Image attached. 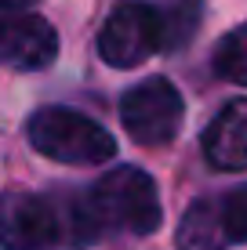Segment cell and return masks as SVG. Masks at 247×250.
<instances>
[{
  "label": "cell",
  "instance_id": "obj_1",
  "mask_svg": "<svg viewBox=\"0 0 247 250\" xmlns=\"http://www.w3.org/2000/svg\"><path fill=\"white\" fill-rule=\"evenodd\" d=\"M102 236L91 203H51L33 192L0 196V250H58L88 247Z\"/></svg>",
  "mask_w": 247,
  "mask_h": 250
},
{
  "label": "cell",
  "instance_id": "obj_2",
  "mask_svg": "<svg viewBox=\"0 0 247 250\" xmlns=\"http://www.w3.org/2000/svg\"><path fill=\"white\" fill-rule=\"evenodd\" d=\"M88 203L102 221V229H120L131 236H153L164 225L157 182L142 167H113L95 182Z\"/></svg>",
  "mask_w": 247,
  "mask_h": 250
},
{
  "label": "cell",
  "instance_id": "obj_3",
  "mask_svg": "<svg viewBox=\"0 0 247 250\" xmlns=\"http://www.w3.org/2000/svg\"><path fill=\"white\" fill-rule=\"evenodd\" d=\"M29 145L58 163H109L116 156V138L98 120L66 105H44L25 120Z\"/></svg>",
  "mask_w": 247,
  "mask_h": 250
},
{
  "label": "cell",
  "instance_id": "obj_4",
  "mask_svg": "<svg viewBox=\"0 0 247 250\" xmlns=\"http://www.w3.org/2000/svg\"><path fill=\"white\" fill-rule=\"evenodd\" d=\"M164 47V15L146 0H120L98 29V55L113 69H135Z\"/></svg>",
  "mask_w": 247,
  "mask_h": 250
},
{
  "label": "cell",
  "instance_id": "obj_5",
  "mask_svg": "<svg viewBox=\"0 0 247 250\" xmlns=\"http://www.w3.org/2000/svg\"><path fill=\"white\" fill-rule=\"evenodd\" d=\"M185 120L182 91L167 76H149L135 83L120 98V124L138 145H167L175 142Z\"/></svg>",
  "mask_w": 247,
  "mask_h": 250
},
{
  "label": "cell",
  "instance_id": "obj_6",
  "mask_svg": "<svg viewBox=\"0 0 247 250\" xmlns=\"http://www.w3.org/2000/svg\"><path fill=\"white\" fill-rule=\"evenodd\" d=\"M58 55V33L40 15H7L0 19V65L37 73Z\"/></svg>",
  "mask_w": 247,
  "mask_h": 250
},
{
  "label": "cell",
  "instance_id": "obj_7",
  "mask_svg": "<svg viewBox=\"0 0 247 250\" xmlns=\"http://www.w3.org/2000/svg\"><path fill=\"white\" fill-rule=\"evenodd\" d=\"M200 145L215 170H247V98H236L218 109Z\"/></svg>",
  "mask_w": 247,
  "mask_h": 250
},
{
  "label": "cell",
  "instance_id": "obj_8",
  "mask_svg": "<svg viewBox=\"0 0 247 250\" xmlns=\"http://www.w3.org/2000/svg\"><path fill=\"white\" fill-rule=\"evenodd\" d=\"M229 236L218 200H197L178 221V250H225Z\"/></svg>",
  "mask_w": 247,
  "mask_h": 250
},
{
  "label": "cell",
  "instance_id": "obj_9",
  "mask_svg": "<svg viewBox=\"0 0 247 250\" xmlns=\"http://www.w3.org/2000/svg\"><path fill=\"white\" fill-rule=\"evenodd\" d=\"M215 73L229 83L247 87V22L229 29L215 47Z\"/></svg>",
  "mask_w": 247,
  "mask_h": 250
},
{
  "label": "cell",
  "instance_id": "obj_10",
  "mask_svg": "<svg viewBox=\"0 0 247 250\" xmlns=\"http://www.w3.org/2000/svg\"><path fill=\"white\" fill-rule=\"evenodd\" d=\"M200 22V0H178L164 15V47H182Z\"/></svg>",
  "mask_w": 247,
  "mask_h": 250
},
{
  "label": "cell",
  "instance_id": "obj_11",
  "mask_svg": "<svg viewBox=\"0 0 247 250\" xmlns=\"http://www.w3.org/2000/svg\"><path fill=\"white\" fill-rule=\"evenodd\" d=\"M229 243H247V185H236L218 200Z\"/></svg>",
  "mask_w": 247,
  "mask_h": 250
},
{
  "label": "cell",
  "instance_id": "obj_12",
  "mask_svg": "<svg viewBox=\"0 0 247 250\" xmlns=\"http://www.w3.org/2000/svg\"><path fill=\"white\" fill-rule=\"evenodd\" d=\"M33 0H0V11H19V7H29Z\"/></svg>",
  "mask_w": 247,
  "mask_h": 250
}]
</instances>
